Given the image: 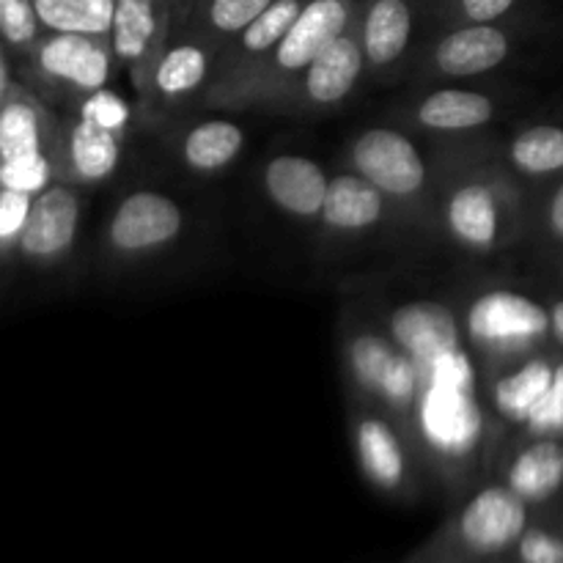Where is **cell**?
Returning a JSON list of instances; mask_svg holds the SVG:
<instances>
[{"instance_id": "cell-1", "label": "cell", "mask_w": 563, "mask_h": 563, "mask_svg": "<svg viewBox=\"0 0 563 563\" xmlns=\"http://www.w3.org/2000/svg\"><path fill=\"white\" fill-rule=\"evenodd\" d=\"M537 511L487 476L454 500L443 526L401 563H504Z\"/></svg>"}, {"instance_id": "cell-2", "label": "cell", "mask_w": 563, "mask_h": 563, "mask_svg": "<svg viewBox=\"0 0 563 563\" xmlns=\"http://www.w3.org/2000/svg\"><path fill=\"white\" fill-rule=\"evenodd\" d=\"M440 229L467 256L489 258L520 236L522 214L504 170L465 168L438 192Z\"/></svg>"}, {"instance_id": "cell-3", "label": "cell", "mask_w": 563, "mask_h": 563, "mask_svg": "<svg viewBox=\"0 0 563 563\" xmlns=\"http://www.w3.org/2000/svg\"><path fill=\"white\" fill-rule=\"evenodd\" d=\"M462 333L484 368L509 366L542 352L550 339V306L515 286H482L460 306Z\"/></svg>"}, {"instance_id": "cell-4", "label": "cell", "mask_w": 563, "mask_h": 563, "mask_svg": "<svg viewBox=\"0 0 563 563\" xmlns=\"http://www.w3.org/2000/svg\"><path fill=\"white\" fill-rule=\"evenodd\" d=\"M341 361L357 399L394 416L410 434L421 377L418 366L374 317H350L341 324Z\"/></svg>"}, {"instance_id": "cell-5", "label": "cell", "mask_w": 563, "mask_h": 563, "mask_svg": "<svg viewBox=\"0 0 563 563\" xmlns=\"http://www.w3.org/2000/svg\"><path fill=\"white\" fill-rule=\"evenodd\" d=\"M350 440L363 482L394 504H418L429 487L427 471L407 429L379 407L357 399L350 412Z\"/></svg>"}, {"instance_id": "cell-6", "label": "cell", "mask_w": 563, "mask_h": 563, "mask_svg": "<svg viewBox=\"0 0 563 563\" xmlns=\"http://www.w3.org/2000/svg\"><path fill=\"white\" fill-rule=\"evenodd\" d=\"M346 163L396 209L418 207L432 190V165L416 137L401 126L374 124L361 130L346 146Z\"/></svg>"}, {"instance_id": "cell-7", "label": "cell", "mask_w": 563, "mask_h": 563, "mask_svg": "<svg viewBox=\"0 0 563 563\" xmlns=\"http://www.w3.org/2000/svg\"><path fill=\"white\" fill-rule=\"evenodd\" d=\"M187 212L176 196L137 187L115 201L104 223V247L119 262H152L185 236Z\"/></svg>"}, {"instance_id": "cell-8", "label": "cell", "mask_w": 563, "mask_h": 563, "mask_svg": "<svg viewBox=\"0 0 563 563\" xmlns=\"http://www.w3.org/2000/svg\"><path fill=\"white\" fill-rule=\"evenodd\" d=\"M223 66V47L203 36L179 11H174L168 33L154 55L146 75V108H181L209 86Z\"/></svg>"}, {"instance_id": "cell-9", "label": "cell", "mask_w": 563, "mask_h": 563, "mask_svg": "<svg viewBox=\"0 0 563 563\" xmlns=\"http://www.w3.org/2000/svg\"><path fill=\"white\" fill-rule=\"evenodd\" d=\"M22 66L38 86L71 102L110 86L119 75L108 38L82 33H44Z\"/></svg>"}, {"instance_id": "cell-10", "label": "cell", "mask_w": 563, "mask_h": 563, "mask_svg": "<svg viewBox=\"0 0 563 563\" xmlns=\"http://www.w3.org/2000/svg\"><path fill=\"white\" fill-rule=\"evenodd\" d=\"M357 14H361V0H306L295 25L253 77L273 93L291 88L333 38L355 25ZM262 82L256 88H262Z\"/></svg>"}, {"instance_id": "cell-11", "label": "cell", "mask_w": 563, "mask_h": 563, "mask_svg": "<svg viewBox=\"0 0 563 563\" xmlns=\"http://www.w3.org/2000/svg\"><path fill=\"white\" fill-rule=\"evenodd\" d=\"M372 317L396 341V346H401L416 361V366L467 346L465 333H462L460 306L443 300V297L401 295L379 302Z\"/></svg>"}, {"instance_id": "cell-12", "label": "cell", "mask_w": 563, "mask_h": 563, "mask_svg": "<svg viewBox=\"0 0 563 563\" xmlns=\"http://www.w3.org/2000/svg\"><path fill=\"white\" fill-rule=\"evenodd\" d=\"M86 196L75 181L55 179L33 196L25 231L16 245V262L31 269H53L69 262L80 242Z\"/></svg>"}, {"instance_id": "cell-13", "label": "cell", "mask_w": 563, "mask_h": 563, "mask_svg": "<svg viewBox=\"0 0 563 563\" xmlns=\"http://www.w3.org/2000/svg\"><path fill=\"white\" fill-rule=\"evenodd\" d=\"M515 33L504 22L445 25L423 53V69L440 80H476L509 64Z\"/></svg>"}, {"instance_id": "cell-14", "label": "cell", "mask_w": 563, "mask_h": 563, "mask_svg": "<svg viewBox=\"0 0 563 563\" xmlns=\"http://www.w3.org/2000/svg\"><path fill=\"white\" fill-rule=\"evenodd\" d=\"M176 0H115L110 49L115 71L135 88L141 104H146V75L174 22Z\"/></svg>"}, {"instance_id": "cell-15", "label": "cell", "mask_w": 563, "mask_h": 563, "mask_svg": "<svg viewBox=\"0 0 563 563\" xmlns=\"http://www.w3.org/2000/svg\"><path fill=\"white\" fill-rule=\"evenodd\" d=\"M368 75L366 55H363L357 22L346 33L328 44L317 58L308 64L300 80L295 82L297 104L302 110H333L344 104L361 88Z\"/></svg>"}, {"instance_id": "cell-16", "label": "cell", "mask_w": 563, "mask_h": 563, "mask_svg": "<svg viewBox=\"0 0 563 563\" xmlns=\"http://www.w3.org/2000/svg\"><path fill=\"white\" fill-rule=\"evenodd\" d=\"M124 137L121 132L104 130L82 115L71 113L64 126L55 130V163L58 179L75 181L80 187L102 185L113 179L124 157Z\"/></svg>"}, {"instance_id": "cell-17", "label": "cell", "mask_w": 563, "mask_h": 563, "mask_svg": "<svg viewBox=\"0 0 563 563\" xmlns=\"http://www.w3.org/2000/svg\"><path fill=\"white\" fill-rule=\"evenodd\" d=\"M421 0H361L357 36L366 55L368 77L399 69L416 42Z\"/></svg>"}, {"instance_id": "cell-18", "label": "cell", "mask_w": 563, "mask_h": 563, "mask_svg": "<svg viewBox=\"0 0 563 563\" xmlns=\"http://www.w3.org/2000/svg\"><path fill=\"white\" fill-rule=\"evenodd\" d=\"M555 363H559V357L548 355V352H533V355L509 363V366L487 368L484 401H487L495 427L498 423L511 429L526 427V421L553 383Z\"/></svg>"}, {"instance_id": "cell-19", "label": "cell", "mask_w": 563, "mask_h": 563, "mask_svg": "<svg viewBox=\"0 0 563 563\" xmlns=\"http://www.w3.org/2000/svg\"><path fill=\"white\" fill-rule=\"evenodd\" d=\"M489 476L504 482L531 509H544L563 495V438H526L498 454Z\"/></svg>"}, {"instance_id": "cell-20", "label": "cell", "mask_w": 563, "mask_h": 563, "mask_svg": "<svg viewBox=\"0 0 563 563\" xmlns=\"http://www.w3.org/2000/svg\"><path fill=\"white\" fill-rule=\"evenodd\" d=\"M394 212V203L372 181L346 168L330 176L328 198H324L319 225H322L324 236H330V240H366L385 220H390Z\"/></svg>"}, {"instance_id": "cell-21", "label": "cell", "mask_w": 563, "mask_h": 563, "mask_svg": "<svg viewBox=\"0 0 563 563\" xmlns=\"http://www.w3.org/2000/svg\"><path fill=\"white\" fill-rule=\"evenodd\" d=\"M262 187L267 201L278 212L300 220L319 223L328 198L330 174L319 159L297 152H280L264 163Z\"/></svg>"}, {"instance_id": "cell-22", "label": "cell", "mask_w": 563, "mask_h": 563, "mask_svg": "<svg viewBox=\"0 0 563 563\" xmlns=\"http://www.w3.org/2000/svg\"><path fill=\"white\" fill-rule=\"evenodd\" d=\"M412 121L434 135H465L487 130L500 113V102L482 88L443 86L410 104Z\"/></svg>"}, {"instance_id": "cell-23", "label": "cell", "mask_w": 563, "mask_h": 563, "mask_svg": "<svg viewBox=\"0 0 563 563\" xmlns=\"http://www.w3.org/2000/svg\"><path fill=\"white\" fill-rule=\"evenodd\" d=\"M247 148V132L240 121L223 119V115H212V119L192 121L185 132L179 135V152L181 165L190 174L198 176H218L229 170L242 152Z\"/></svg>"}, {"instance_id": "cell-24", "label": "cell", "mask_w": 563, "mask_h": 563, "mask_svg": "<svg viewBox=\"0 0 563 563\" xmlns=\"http://www.w3.org/2000/svg\"><path fill=\"white\" fill-rule=\"evenodd\" d=\"M55 130L58 126L53 124L36 93L14 82L0 102V159L53 148Z\"/></svg>"}, {"instance_id": "cell-25", "label": "cell", "mask_w": 563, "mask_h": 563, "mask_svg": "<svg viewBox=\"0 0 563 563\" xmlns=\"http://www.w3.org/2000/svg\"><path fill=\"white\" fill-rule=\"evenodd\" d=\"M306 0H273L229 47L223 49V71H251L256 75L258 66L269 58L280 38L289 33L295 20L300 16Z\"/></svg>"}, {"instance_id": "cell-26", "label": "cell", "mask_w": 563, "mask_h": 563, "mask_svg": "<svg viewBox=\"0 0 563 563\" xmlns=\"http://www.w3.org/2000/svg\"><path fill=\"white\" fill-rule=\"evenodd\" d=\"M506 168L522 179H553L563 174V124H531L517 130L504 148Z\"/></svg>"}, {"instance_id": "cell-27", "label": "cell", "mask_w": 563, "mask_h": 563, "mask_svg": "<svg viewBox=\"0 0 563 563\" xmlns=\"http://www.w3.org/2000/svg\"><path fill=\"white\" fill-rule=\"evenodd\" d=\"M269 3L273 0H176V11L225 49Z\"/></svg>"}, {"instance_id": "cell-28", "label": "cell", "mask_w": 563, "mask_h": 563, "mask_svg": "<svg viewBox=\"0 0 563 563\" xmlns=\"http://www.w3.org/2000/svg\"><path fill=\"white\" fill-rule=\"evenodd\" d=\"M44 33L110 36L115 0H33Z\"/></svg>"}, {"instance_id": "cell-29", "label": "cell", "mask_w": 563, "mask_h": 563, "mask_svg": "<svg viewBox=\"0 0 563 563\" xmlns=\"http://www.w3.org/2000/svg\"><path fill=\"white\" fill-rule=\"evenodd\" d=\"M504 563H563V500L537 511Z\"/></svg>"}, {"instance_id": "cell-30", "label": "cell", "mask_w": 563, "mask_h": 563, "mask_svg": "<svg viewBox=\"0 0 563 563\" xmlns=\"http://www.w3.org/2000/svg\"><path fill=\"white\" fill-rule=\"evenodd\" d=\"M55 179H58V163H55L53 148L20 154V157L11 159H0V187H3V190L38 196V192L47 190Z\"/></svg>"}, {"instance_id": "cell-31", "label": "cell", "mask_w": 563, "mask_h": 563, "mask_svg": "<svg viewBox=\"0 0 563 563\" xmlns=\"http://www.w3.org/2000/svg\"><path fill=\"white\" fill-rule=\"evenodd\" d=\"M42 36L44 27L33 0H0V44L9 55L25 60Z\"/></svg>"}, {"instance_id": "cell-32", "label": "cell", "mask_w": 563, "mask_h": 563, "mask_svg": "<svg viewBox=\"0 0 563 563\" xmlns=\"http://www.w3.org/2000/svg\"><path fill=\"white\" fill-rule=\"evenodd\" d=\"M71 113L82 115V119L93 121V124L104 126V130L121 132V135H126L132 126V102L124 93L115 91L113 86H104L99 91L80 97Z\"/></svg>"}, {"instance_id": "cell-33", "label": "cell", "mask_w": 563, "mask_h": 563, "mask_svg": "<svg viewBox=\"0 0 563 563\" xmlns=\"http://www.w3.org/2000/svg\"><path fill=\"white\" fill-rule=\"evenodd\" d=\"M522 0H434V11L445 25L460 22H506Z\"/></svg>"}, {"instance_id": "cell-34", "label": "cell", "mask_w": 563, "mask_h": 563, "mask_svg": "<svg viewBox=\"0 0 563 563\" xmlns=\"http://www.w3.org/2000/svg\"><path fill=\"white\" fill-rule=\"evenodd\" d=\"M33 196L0 187V267L16 258V245L31 214Z\"/></svg>"}, {"instance_id": "cell-35", "label": "cell", "mask_w": 563, "mask_h": 563, "mask_svg": "<svg viewBox=\"0 0 563 563\" xmlns=\"http://www.w3.org/2000/svg\"><path fill=\"white\" fill-rule=\"evenodd\" d=\"M526 438H563V357L555 363L553 383L522 427Z\"/></svg>"}, {"instance_id": "cell-36", "label": "cell", "mask_w": 563, "mask_h": 563, "mask_svg": "<svg viewBox=\"0 0 563 563\" xmlns=\"http://www.w3.org/2000/svg\"><path fill=\"white\" fill-rule=\"evenodd\" d=\"M539 240L563 247V179L550 190L537 214Z\"/></svg>"}, {"instance_id": "cell-37", "label": "cell", "mask_w": 563, "mask_h": 563, "mask_svg": "<svg viewBox=\"0 0 563 563\" xmlns=\"http://www.w3.org/2000/svg\"><path fill=\"white\" fill-rule=\"evenodd\" d=\"M550 339L563 350V297L550 306Z\"/></svg>"}, {"instance_id": "cell-38", "label": "cell", "mask_w": 563, "mask_h": 563, "mask_svg": "<svg viewBox=\"0 0 563 563\" xmlns=\"http://www.w3.org/2000/svg\"><path fill=\"white\" fill-rule=\"evenodd\" d=\"M14 86L11 82V66H9V49L0 44V102L5 99V93H9V88Z\"/></svg>"}]
</instances>
